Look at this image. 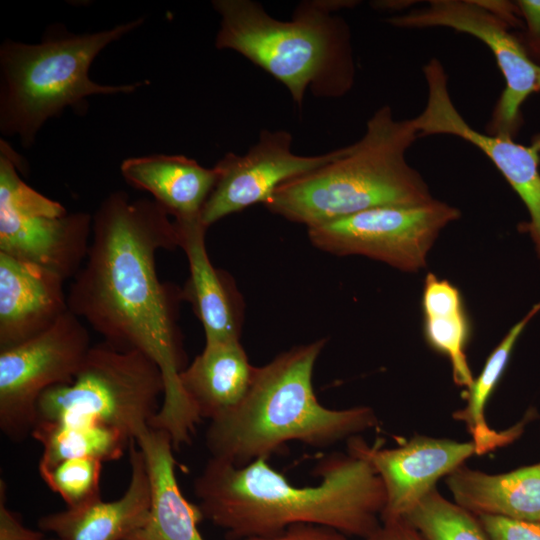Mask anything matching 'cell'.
<instances>
[{"label":"cell","instance_id":"9","mask_svg":"<svg viewBox=\"0 0 540 540\" xmlns=\"http://www.w3.org/2000/svg\"><path fill=\"white\" fill-rule=\"evenodd\" d=\"M460 216L458 208L434 198L417 205L377 207L307 229L310 242L320 250L362 255L417 272L426 266L440 232Z\"/></svg>","mask_w":540,"mask_h":540},{"label":"cell","instance_id":"22","mask_svg":"<svg viewBox=\"0 0 540 540\" xmlns=\"http://www.w3.org/2000/svg\"><path fill=\"white\" fill-rule=\"evenodd\" d=\"M421 305L426 343L449 360L454 383L468 390L474 382L466 354L471 322L460 290L429 272L424 279Z\"/></svg>","mask_w":540,"mask_h":540},{"label":"cell","instance_id":"1","mask_svg":"<svg viewBox=\"0 0 540 540\" xmlns=\"http://www.w3.org/2000/svg\"><path fill=\"white\" fill-rule=\"evenodd\" d=\"M88 254L67 293L69 311L115 349L151 358L164 379V395L152 426L184 439L201 419L179 374L187 366L178 325L181 289L161 282L159 250L179 247L174 220L153 199L109 194L92 215Z\"/></svg>","mask_w":540,"mask_h":540},{"label":"cell","instance_id":"10","mask_svg":"<svg viewBox=\"0 0 540 540\" xmlns=\"http://www.w3.org/2000/svg\"><path fill=\"white\" fill-rule=\"evenodd\" d=\"M91 347L87 327L68 311L43 333L0 350V429L9 440L32 436L39 397L71 383Z\"/></svg>","mask_w":540,"mask_h":540},{"label":"cell","instance_id":"5","mask_svg":"<svg viewBox=\"0 0 540 540\" xmlns=\"http://www.w3.org/2000/svg\"><path fill=\"white\" fill-rule=\"evenodd\" d=\"M419 138L411 119L378 108L355 143L329 164L279 186L267 209L307 228L369 209L433 200L422 175L406 154Z\"/></svg>","mask_w":540,"mask_h":540},{"label":"cell","instance_id":"13","mask_svg":"<svg viewBox=\"0 0 540 540\" xmlns=\"http://www.w3.org/2000/svg\"><path fill=\"white\" fill-rule=\"evenodd\" d=\"M292 141L289 131L264 129L247 153L225 154L214 166L218 179L201 212L204 226L254 204L265 205L279 186L329 164L343 151L302 156L292 152Z\"/></svg>","mask_w":540,"mask_h":540},{"label":"cell","instance_id":"27","mask_svg":"<svg viewBox=\"0 0 540 540\" xmlns=\"http://www.w3.org/2000/svg\"><path fill=\"white\" fill-rule=\"evenodd\" d=\"M491 540H540V522L502 516H477Z\"/></svg>","mask_w":540,"mask_h":540},{"label":"cell","instance_id":"17","mask_svg":"<svg viewBox=\"0 0 540 540\" xmlns=\"http://www.w3.org/2000/svg\"><path fill=\"white\" fill-rule=\"evenodd\" d=\"M128 450L130 480L120 498L47 514L39 519V529L58 540H126L139 530L149 515L150 482L144 454L134 438Z\"/></svg>","mask_w":540,"mask_h":540},{"label":"cell","instance_id":"31","mask_svg":"<svg viewBox=\"0 0 540 540\" xmlns=\"http://www.w3.org/2000/svg\"><path fill=\"white\" fill-rule=\"evenodd\" d=\"M366 540H425L404 518L381 523V526Z\"/></svg>","mask_w":540,"mask_h":540},{"label":"cell","instance_id":"28","mask_svg":"<svg viewBox=\"0 0 540 540\" xmlns=\"http://www.w3.org/2000/svg\"><path fill=\"white\" fill-rule=\"evenodd\" d=\"M522 19L519 36L528 56L540 65V0L515 1Z\"/></svg>","mask_w":540,"mask_h":540},{"label":"cell","instance_id":"29","mask_svg":"<svg viewBox=\"0 0 540 540\" xmlns=\"http://www.w3.org/2000/svg\"><path fill=\"white\" fill-rule=\"evenodd\" d=\"M6 483L0 480V540H44L41 530L25 527L19 516L7 507Z\"/></svg>","mask_w":540,"mask_h":540},{"label":"cell","instance_id":"18","mask_svg":"<svg viewBox=\"0 0 540 540\" xmlns=\"http://www.w3.org/2000/svg\"><path fill=\"white\" fill-rule=\"evenodd\" d=\"M135 440L145 458L150 510L146 523L126 540H204L198 530L201 509L184 497L177 482L169 433L149 427Z\"/></svg>","mask_w":540,"mask_h":540},{"label":"cell","instance_id":"3","mask_svg":"<svg viewBox=\"0 0 540 540\" xmlns=\"http://www.w3.org/2000/svg\"><path fill=\"white\" fill-rule=\"evenodd\" d=\"M326 342L295 346L256 367L243 401L210 420L206 446L212 458L241 467L268 459L290 441L328 447L378 425L368 406L336 410L319 403L312 376Z\"/></svg>","mask_w":540,"mask_h":540},{"label":"cell","instance_id":"6","mask_svg":"<svg viewBox=\"0 0 540 540\" xmlns=\"http://www.w3.org/2000/svg\"><path fill=\"white\" fill-rule=\"evenodd\" d=\"M143 23L138 18L95 33L51 28L38 44L5 40L0 48V132L30 148L43 124L70 107L85 113L91 95L132 93L148 81L101 85L89 77L95 57Z\"/></svg>","mask_w":540,"mask_h":540},{"label":"cell","instance_id":"4","mask_svg":"<svg viewBox=\"0 0 540 540\" xmlns=\"http://www.w3.org/2000/svg\"><path fill=\"white\" fill-rule=\"evenodd\" d=\"M358 4L352 0H306L290 20L269 15L252 0H214L220 16L218 49H230L280 81L302 109L306 90L337 98L354 85L350 29L333 13Z\"/></svg>","mask_w":540,"mask_h":540},{"label":"cell","instance_id":"8","mask_svg":"<svg viewBox=\"0 0 540 540\" xmlns=\"http://www.w3.org/2000/svg\"><path fill=\"white\" fill-rule=\"evenodd\" d=\"M20 156L0 141V252L73 279L86 260L93 216L69 213L26 184Z\"/></svg>","mask_w":540,"mask_h":540},{"label":"cell","instance_id":"30","mask_svg":"<svg viewBox=\"0 0 540 540\" xmlns=\"http://www.w3.org/2000/svg\"><path fill=\"white\" fill-rule=\"evenodd\" d=\"M245 540H348V538L347 535L328 526L295 524L272 536L252 537Z\"/></svg>","mask_w":540,"mask_h":540},{"label":"cell","instance_id":"20","mask_svg":"<svg viewBox=\"0 0 540 540\" xmlns=\"http://www.w3.org/2000/svg\"><path fill=\"white\" fill-rule=\"evenodd\" d=\"M255 372L239 341L213 342L205 343L179 381L200 418L212 420L243 401Z\"/></svg>","mask_w":540,"mask_h":540},{"label":"cell","instance_id":"23","mask_svg":"<svg viewBox=\"0 0 540 540\" xmlns=\"http://www.w3.org/2000/svg\"><path fill=\"white\" fill-rule=\"evenodd\" d=\"M540 312V302L517 323H515L499 344L490 353L479 376L465 391L466 405L453 413V418L465 424L478 455L510 444L519 438L526 426L537 416L534 408H529L523 418L512 427L497 431L492 429L485 419V407L503 376L514 347L530 321Z\"/></svg>","mask_w":540,"mask_h":540},{"label":"cell","instance_id":"7","mask_svg":"<svg viewBox=\"0 0 540 540\" xmlns=\"http://www.w3.org/2000/svg\"><path fill=\"white\" fill-rule=\"evenodd\" d=\"M164 389L162 372L151 358L102 342L90 348L71 383L41 394L36 423L95 421L136 439L159 411Z\"/></svg>","mask_w":540,"mask_h":540},{"label":"cell","instance_id":"12","mask_svg":"<svg viewBox=\"0 0 540 540\" xmlns=\"http://www.w3.org/2000/svg\"><path fill=\"white\" fill-rule=\"evenodd\" d=\"M427 99L422 112L412 118L419 138L450 135L478 148L494 164L524 203L529 220L518 224V230L530 236L540 261V134L531 144L517 143L513 138L491 135L472 127L452 101L447 73L436 58L423 66Z\"/></svg>","mask_w":540,"mask_h":540},{"label":"cell","instance_id":"21","mask_svg":"<svg viewBox=\"0 0 540 540\" xmlns=\"http://www.w3.org/2000/svg\"><path fill=\"white\" fill-rule=\"evenodd\" d=\"M445 478L454 502L476 516L540 522V462L501 474L462 465Z\"/></svg>","mask_w":540,"mask_h":540},{"label":"cell","instance_id":"24","mask_svg":"<svg viewBox=\"0 0 540 540\" xmlns=\"http://www.w3.org/2000/svg\"><path fill=\"white\" fill-rule=\"evenodd\" d=\"M31 437L43 448L38 469L73 458L114 461L123 455L131 440L122 431L95 421H40Z\"/></svg>","mask_w":540,"mask_h":540},{"label":"cell","instance_id":"26","mask_svg":"<svg viewBox=\"0 0 540 540\" xmlns=\"http://www.w3.org/2000/svg\"><path fill=\"white\" fill-rule=\"evenodd\" d=\"M102 464L96 459L73 458L39 469V473L45 484L61 496L67 508H79L102 499Z\"/></svg>","mask_w":540,"mask_h":540},{"label":"cell","instance_id":"19","mask_svg":"<svg viewBox=\"0 0 540 540\" xmlns=\"http://www.w3.org/2000/svg\"><path fill=\"white\" fill-rule=\"evenodd\" d=\"M125 181L146 191L174 220L201 218L218 172L184 155H148L125 159L120 166Z\"/></svg>","mask_w":540,"mask_h":540},{"label":"cell","instance_id":"15","mask_svg":"<svg viewBox=\"0 0 540 540\" xmlns=\"http://www.w3.org/2000/svg\"><path fill=\"white\" fill-rule=\"evenodd\" d=\"M64 282L49 269L0 252V350L43 333L69 311Z\"/></svg>","mask_w":540,"mask_h":540},{"label":"cell","instance_id":"32","mask_svg":"<svg viewBox=\"0 0 540 540\" xmlns=\"http://www.w3.org/2000/svg\"><path fill=\"white\" fill-rule=\"evenodd\" d=\"M44 540H58V539L56 538V539H44Z\"/></svg>","mask_w":540,"mask_h":540},{"label":"cell","instance_id":"2","mask_svg":"<svg viewBox=\"0 0 540 540\" xmlns=\"http://www.w3.org/2000/svg\"><path fill=\"white\" fill-rule=\"evenodd\" d=\"M314 486H295L266 458L237 467L210 458L194 480L205 520L227 540L272 536L295 524L334 528L368 539L381 526L383 483L366 456L348 440L347 453H333L313 470Z\"/></svg>","mask_w":540,"mask_h":540},{"label":"cell","instance_id":"11","mask_svg":"<svg viewBox=\"0 0 540 540\" xmlns=\"http://www.w3.org/2000/svg\"><path fill=\"white\" fill-rule=\"evenodd\" d=\"M385 21L401 29L449 28L480 40L493 54L504 78L485 132L515 139L523 125L522 106L540 92V65L527 54L511 27L478 0H431Z\"/></svg>","mask_w":540,"mask_h":540},{"label":"cell","instance_id":"14","mask_svg":"<svg viewBox=\"0 0 540 540\" xmlns=\"http://www.w3.org/2000/svg\"><path fill=\"white\" fill-rule=\"evenodd\" d=\"M379 475L386 502L381 523L403 518L437 481L447 477L464 462L478 455L475 443L416 435L395 448L369 446L361 438H351Z\"/></svg>","mask_w":540,"mask_h":540},{"label":"cell","instance_id":"25","mask_svg":"<svg viewBox=\"0 0 540 540\" xmlns=\"http://www.w3.org/2000/svg\"><path fill=\"white\" fill-rule=\"evenodd\" d=\"M425 540H491L478 517L435 488L403 517Z\"/></svg>","mask_w":540,"mask_h":540},{"label":"cell","instance_id":"16","mask_svg":"<svg viewBox=\"0 0 540 540\" xmlns=\"http://www.w3.org/2000/svg\"><path fill=\"white\" fill-rule=\"evenodd\" d=\"M179 247L188 260L189 276L181 289L182 300L192 305L201 322L205 343L239 341L244 319V301L233 278L215 268L208 256L201 218L174 220Z\"/></svg>","mask_w":540,"mask_h":540}]
</instances>
